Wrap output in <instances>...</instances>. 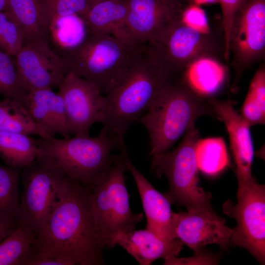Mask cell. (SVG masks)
I'll use <instances>...</instances> for the list:
<instances>
[{"instance_id":"6da1fadb","label":"cell","mask_w":265,"mask_h":265,"mask_svg":"<svg viewBox=\"0 0 265 265\" xmlns=\"http://www.w3.org/2000/svg\"><path fill=\"white\" fill-rule=\"evenodd\" d=\"M57 172L58 200L36 236L32 256L58 259L66 265H103L105 248L95 228L90 190Z\"/></svg>"},{"instance_id":"7a4b0ae2","label":"cell","mask_w":265,"mask_h":265,"mask_svg":"<svg viewBox=\"0 0 265 265\" xmlns=\"http://www.w3.org/2000/svg\"><path fill=\"white\" fill-rule=\"evenodd\" d=\"M179 77L166 67L155 43H143L123 78L104 95L102 129L118 139L124 138L130 126Z\"/></svg>"},{"instance_id":"3957f363","label":"cell","mask_w":265,"mask_h":265,"mask_svg":"<svg viewBox=\"0 0 265 265\" xmlns=\"http://www.w3.org/2000/svg\"><path fill=\"white\" fill-rule=\"evenodd\" d=\"M110 135L102 129L95 137L76 136L58 139L37 138L35 161L49 169L61 172L90 188L103 176L122 139Z\"/></svg>"},{"instance_id":"277c9868","label":"cell","mask_w":265,"mask_h":265,"mask_svg":"<svg viewBox=\"0 0 265 265\" xmlns=\"http://www.w3.org/2000/svg\"><path fill=\"white\" fill-rule=\"evenodd\" d=\"M203 115L218 117L207 99L189 88L183 75L170 83L147 112L138 120L149 135L150 156L154 158L167 152Z\"/></svg>"},{"instance_id":"5b68a950","label":"cell","mask_w":265,"mask_h":265,"mask_svg":"<svg viewBox=\"0 0 265 265\" xmlns=\"http://www.w3.org/2000/svg\"><path fill=\"white\" fill-rule=\"evenodd\" d=\"M87 31L79 46L58 53L67 73L93 82L105 95L123 78L143 43Z\"/></svg>"},{"instance_id":"8992f818","label":"cell","mask_w":265,"mask_h":265,"mask_svg":"<svg viewBox=\"0 0 265 265\" xmlns=\"http://www.w3.org/2000/svg\"><path fill=\"white\" fill-rule=\"evenodd\" d=\"M120 150L101 178L89 188L95 228L104 248L114 247L117 238L135 229L144 216L133 213L130 208L125 177L128 154L124 139Z\"/></svg>"},{"instance_id":"52a82bcc","label":"cell","mask_w":265,"mask_h":265,"mask_svg":"<svg viewBox=\"0 0 265 265\" xmlns=\"http://www.w3.org/2000/svg\"><path fill=\"white\" fill-rule=\"evenodd\" d=\"M199 138L194 124L175 150L152 158V168L168 181L169 190L164 195L171 204L184 206L190 212L213 208L211 195L199 185L195 147Z\"/></svg>"},{"instance_id":"ba28073f","label":"cell","mask_w":265,"mask_h":265,"mask_svg":"<svg viewBox=\"0 0 265 265\" xmlns=\"http://www.w3.org/2000/svg\"><path fill=\"white\" fill-rule=\"evenodd\" d=\"M229 52L234 74L231 89L235 93L244 72L265 58V0H244L232 22Z\"/></svg>"},{"instance_id":"9c48e42d","label":"cell","mask_w":265,"mask_h":265,"mask_svg":"<svg viewBox=\"0 0 265 265\" xmlns=\"http://www.w3.org/2000/svg\"><path fill=\"white\" fill-rule=\"evenodd\" d=\"M166 67L175 75H181L195 61L210 58L229 60L223 31L202 32L184 24H175L162 43H154Z\"/></svg>"},{"instance_id":"30bf717a","label":"cell","mask_w":265,"mask_h":265,"mask_svg":"<svg viewBox=\"0 0 265 265\" xmlns=\"http://www.w3.org/2000/svg\"><path fill=\"white\" fill-rule=\"evenodd\" d=\"M234 205L227 200L223 212L235 218L237 226L231 229L230 244L247 249L261 264L265 261V186L257 182L237 192Z\"/></svg>"},{"instance_id":"8fae6325","label":"cell","mask_w":265,"mask_h":265,"mask_svg":"<svg viewBox=\"0 0 265 265\" xmlns=\"http://www.w3.org/2000/svg\"><path fill=\"white\" fill-rule=\"evenodd\" d=\"M23 191L18 213V224L36 236L47 223L58 200L57 171L35 160L22 168Z\"/></svg>"},{"instance_id":"7c38bea8","label":"cell","mask_w":265,"mask_h":265,"mask_svg":"<svg viewBox=\"0 0 265 265\" xmlns=\"http://www.w3.org/2000/svg\"><path fill=\"white\" fill-rule=\"evenodd\" d=\"M70 135L89 136L92 126L104 120L105 100L98 86L72 73L58 85Z\"/></svg>"},{"instance_id":"4fadbf2b","label":"cell","mask_w":265,"mask_h":265,"mask_svg":"<svg viewBox=\"0 0 265 265\" xmlns=\"http://www.w3.org/2000/svg\"><path fill=\"white\" fill-rule=\"evenodd\" d=\"M127 24L138 43H163L181 19L184 5L175 0H125Z\"/></svg>"},{"instance_id":"5bb4252c","label":"cell","mask_w":265,"mask_h":265,"mask_svg":"<svg viewBox=\"0 0 265 265\" xmlns=\"http://www.w3.org/2000/svg\"><path fill=\"white\" fill-rule=\"evenodd\" d=\"M14 58L28 93L58 86L67 74L62 57L51 46L49 39H37L24 45Z\"/></svg>"},{"instance_id":"9a60e30c","label":"cell","mask_w":265,"mask_h":265,"mask_svg":"<svg viewBox=\"0 0 265 265\" xmlns=\"http://www.w3.org/2000/svg\"><path fill=\"white\" fill-rule=\"evenodd\" d=\"M173 223L175 238L195 253L201 251L208 244H217L223 250H227L230 244L231 228L213 208L174 212Z\"/></svg>"},{"instance_id":"2e32d148","label":"cell","mask_w":265,"mask_h":265,"mask_svg":"<svg viewBox=\"0 0 265 265\" xmlns=\"http://www.w3.org/2000/svg\"><path fill=\"white\" fill-rule=\"evenodd\" d=\"M207 99L226 128L236 165L238 192L240 191L247 186L256 181L252 175L254 148L250 127L234 108L231 100L221 101L214 97Z\"/></svg>"},{"instance_id":"e0dca14e","label":"cell","mask_w":265,"mask_h":265,"mask_svg":"<svg viewBox=\"0 0 265 265\" xmlns=\"http://www.w3.org/2000/svg\"><path fill=\"white\" fill-rule=\"evenodd\" d=\"M127 170L136 183L147 219L146 229L164 239L175 238L173 212L171 203L164 194L158 191L130 161L126 158Z\"/></svg>"},{"instance_id":"ac0fdd59","label":"cell","mask_w":265,"mask_h":265,"mask_svg":"<svg viewBox=\"0 0 265 265\" xmlns=\"http://www.w3.org/2000/svg\"><path fill=\"white\" fill-rule=\"evenodd\" d=\"M27 108L35 123L39 137L49 138L56 134L63 138L70 136L63 100L58 92H54L50 87L31 91L28 94Z\"/></svg>"},{"instance_id":"d6986e66","label":"cell","mask_w":265,"mask_h":265,"mask_svg":"<svg viewBox=\"0 0 265 265\" xmlns=\"http://www.w3.org/2000/svg\"><path fill=\"white\" fill-rule=\"evenodd\" d=\"M183 244L178 238L164 239L146 228L128 231L115 242V245L123 247L141 265H148L159 259L176 256Z\"/></svg>"},{"instance_id":"ffe728a7","label":"cell","mask_w":265,"mask_h":265,"mask_svg":"<svg viewBox=\"0 0 265 265\" xmlns=\"http://www.w3.org/2000/svg\"><path fill=\"white\" fill-rule=\"evenodd\" d=\"M127 14L125 0H102L91 4L80 16L88 31L137 42L127 26Z\"/></svg>"},{"instance_id":"44dd1931","label":"cell","mask_w":265,"mask_h":265,"mask_svg":"<svg viewBox=\"0 0 265 265\" xmlns=\"http://www.w3.org/2000/svg\"><path fill=\"white\" fill-rule=\"evenodd\" d=\"M227 77V69L222 62L210 58L195 61L183 74L189 88L197 95L205 99L213 97L220 91Z\"/></svg>"},{"instance_id":"7402d4cb","label":"cell","mask_w":265,"mask_h":265,"mask_svg":"<svg viewBox=\"0 0 265 265\" xmlns=\"http://www.w3.org/2000/svg\"><path fill=\"white\" fill-rule=\"evenodd\" d=\"M5 11L20 25L23 46L37 39H49L48 25L39 0H8Z\"/></svg>"},{"instance_id":"603a6c76","label":"cell","mask_w":265,"mask_h":265,"mask_svg":"<svg viewBox=\"0 0 265 265\" xmlns=\"http://www.w3.org/2000/svg\"><path fill=\"white\" fill-rule=\"evenodd\" d=\"M37 138L24 133L0 132V158L5 164L22 169L37 157Z\"/></svg>"},{"instance_id":"cb8c5ba5","label":"cell","mask_w":265,"mask_h":265,"mask_svg":"<svg viewBox=\"0 0 265 265\" xmlns=\"http://www.w3.org/2000/svg\"><path fill=\"white\" fill-rule=\"evenodd\" d=\"M22 169L0 163V222L15 227L19 225Z\"/></svg>"},{"instance_id":"d4e9b609","label":"cell","mask_w":265,"mask_h":265,"mask_svg":"<svg viewBox=\"0 0 265 265\" xmlns=\"http://www.w3.org/2000/svg\"><path fill=\"white\" fill-rule=\"evenodd\" d=\"M87 32L83 19L78 14L58 17L49 25V38L57 52L77 47L84 40Z\"/></svg>"},{"instance_id":"484cf974","label":"cell","mask_w":265,"mask_h":265,"mask_svg":"<svg viewBox=\"0 0 265 265\" xmlns=\"http://www.w3.org/2000/svg\"><path fill=\"white\" fill-rule=\"evenodd\" d=\"M36 235L19 225L0 242V265H26L33 253Z\"/></svg>"},{"instance_id":"4316f807","label":"cell","mask_w":265,"mask_h":265,"mask_svg":"<svg viewBox=\"0 0 265 265\" xmlns=\"http://www.w3.org/2000/svg\"><path fill=\"white\" fill-rule=\"evenodd\" d=\"M198 168L204 174L215 176L229 164L227 147L222 137L199 138L195 147Z\"/></svg>"},{"instance_id":"83f0119b","label":"cell","mask_w":265,"mask_h":265,"mask_svg":"<svg viewBox=\"0 0 265 265\" xmlns=\"http://www.w3.org/2000/svg\"><path fill=\"white\" fill-rule=\"evenodd\" d=\"M239 114L249 126L265 122V65L262 64L251 80Z\"/></svg>"},{"instance_id":"f1b7e54d","label":"cell","mask_w":265,"mask_h":265,"mask_svg":"<svg viewBox=\"0 0 265 265\" xmlns=\"http://www.w3.org/2000/svg\"><path fill=\"white\" fill-rule=\"evenodd\" d=\"M0 132L38 135L28 109L21 103L8 98L0 101Z\"/></svg>"},{"instance_id":"f546056e","label":"cell","mask_w":265,"mask_h":265,"mask_svg":"<svg viewBox=\"0 0 265 265\" xmlns=\"http://www.w3.org/2000/svg\"><path fill=\"white\" fill-rule=\"evenodd\" d=\"M0 50V92L5 98L16 100L27 107L28 96L15 58Z\"/></svg>"},{"instance_id":"4dcf8cb0","label":"cell","mask_w":265,"mask_h":265,"mask_svg":"<svg viewBox=\"0 0 265 265\" xmlns=\"http://www.w3.org/2000/svg\"><path fill=\"white\" fill-rule=\"evenodd\" d=\"M21 28L7 11H0V50L15 57L23 46Z\"/></svg>"},{"instance_id":"1f68e13d","label":"cell","mask_w":265,"mask_h":265,"mask_svg":"<svg viewBox=\"0 0 265 265\" xmlns=\"http://www.w3.org/2000/svg\"><path fill=\"white\" fill-rule=\"evenodd\" d=\"M48 25L54 19L71 14H84L90 4L88 0H39Z\"/></svg>"},{"instance_id":"d6a6232c","label":"cell","mask_w":265,"mask_h":265,"mask_svg":"<svg viewBox=\"0 0 265 265\" xmlns=\"http://www.w3.org/2000/svg\"><path fill=\"white\" fill-rule=\"evenodd\" d=\"M181 21L186 26L202 32H208L212 27L204 10L192 2L188 3L183 9Z\"/></svg>"},{"instance_id":"836d02e7","label":"cell","mask_w":265,"mask_h":265,"mask_svg":"<svg viewBox=\"0 0 265 265\" xmlns=\"http://www.w3.org/2000/svg\"><path fill=\"white\" fill-rule=\"evenodd\" d=\"M244 0H219L222 10V24L226 42L227 56L228 59L230 58L229 40L231 25L237 12Z\"/></svg>"},{"instance_id":"e575fe53","label":"cell","mask_w":265,"mask_h":265,"mask_svg":"<svg viewBox=\"0 0 265 265\" xmlns=\"http://www.w3.org/2000/svg\"><path fill=\"white\" fill-rule=\"evenodd\" d=\"M164 265H189L203 264L215 265L218 263V258L214 255L206 254L202 251L195 253V256L189 258H178L172 256L164 259Z\"/></svg>"},{"instance_id":"d590c367","label":"cell","mask_w":265,"mask_h":265,"mask_svg":"<svg viewBox=\"0 0 265 265\" xmlns=\"http://www.w3.org/2000/svg\"><path fill=\"white\" fill-rule=\"evenodd\" d=\"M18 226H10L0 222V242L8 236Z\"/></svg>"},{"instance_id":"8d00e7d4","label":"cell","mask_w":265,"mask_h":265,"mask_svg":"<svg viewBox=\"0 0 265 265\" xmlns=\"http://www.w3.org/2000/svg\"><path fill=\"white\" fill-rule=\"evenodd\" d=\"M189 2H192L200 5L202 4L213 3L219 2V0H189Z\"/></svg>"},{"instance_id":"74e56055","label":"cell","mask_w":265,"mask_h":265,"mask_svg":"<svg viewBox=\"0 0 265 265\" xmlns=\"http://www.w3.org/2000/svg\"><path fill=\"white\" fill-rule=\"evenodd\" d=\"M8 0H0V11H5Z\"/></svg>"},{"instance_id":"f35d334b","label":"cell","mask_w":265,"mask_h":265,"mask_svg":"<svg viewBox=\"0 0 265 265\" xmlns=\"http://www.w3.org/2000/svg\"><path fill=\"white\" fill-rule=\"evenodd\" d=\"M100 0H88V1H89L90 5L95 2H97L99 1H100Z\"/></svg>"},{"instance_id":"ab89813d","label":"cell","mask_w":265,"mask_h":265,"mask_svg":"<svg viewBox=\"0 0 265 265\" xmlns=\"http://www.w3.org/2000/svg\"></svg>"}]
</instances>
